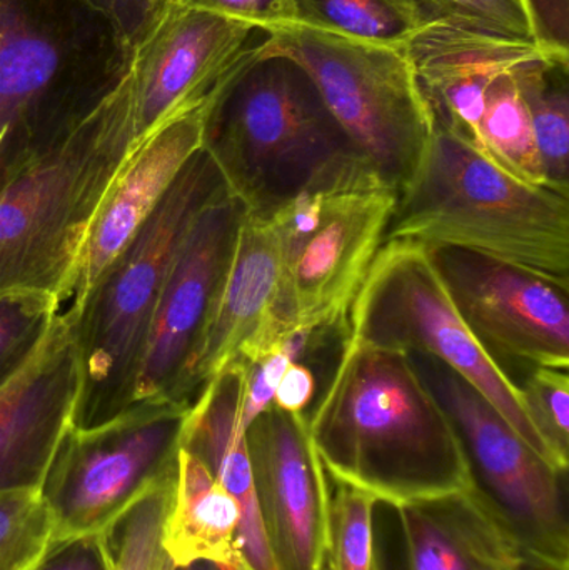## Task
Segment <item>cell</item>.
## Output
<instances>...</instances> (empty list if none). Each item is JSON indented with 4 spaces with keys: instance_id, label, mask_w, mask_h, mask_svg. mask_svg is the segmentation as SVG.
<instances>
[{
    "instance_id": "cell-15",
    "label": "cell",
    "mask_w": 569,
    "mask_h": 570,
    "mask_svg": "<svg viewBox=\"0 0 569 570\" xmlns=\"http://www.w3.org/2000/svg\"><path fill=\"white\" fill-rule=\"evenodd\" d=\"M246 444L276 570H324L331 492L306 415L271 405L246 429Z\"/></svg>"
},
{
    "instance_id": "cell-10",
    "label": "cell",
    "mask_w": 569,
    "mask_h": 570,
    "mask_svg": "<svg viewBox=\"0 0 569 570\" xmlns=\"http://www.w3.org/2000/svg\"><path fill=\"white\" fill-rule=\"evenodd\" d=\"M189 407L163 399L139 402L94 428L67 429L40 485L56 542L104 534L150 489L177 474Z\"/></svg>"
},
{
    "instance_id": "cell-36",
    "label": "cell",
    "mask_w": 569,
    "mask_h": 570,
    "mask_svg": "<svg viewBox=\"0 0 569 570\" xmlns=\"http://www.w3.org/2000/svg\"><path fill=\"white\" fill-rule=\"evenodd\" d=\"M316 392L313 371L300 362H291L277 384L273 405L290 414H304Z\"/></svg>"
},
{
    "instance_id": "cell-33",
    "label": "cell",
    "mask_w": 569,
    "mask_h": 570,
    "mask_svg": "<svg viewBox=\"0 0 569 570\" xmlns=\"http://www.w3.org/2000/svg\"><path fill=\"white\" fill-rule=\"evenodd\" d=\"M179 6L239 20L266 33L294 23L290 0H179Z\"/></svg>"
},
{
    "instance_id": "cell-34",
    "label": "cell",
    "mask_w": 569,
    "mask_h": 570,
    "mask_svg": "<svg viewBox=\"0 0 569 570\" xmlns=\"http://www.w3.org/2000/svg\"><path fill=\"white\" fill-rule=\"evenodd\" d=\"M32 570H112L104 534L56 542Z\"/></svg>"
},
{
    "instance_id": "cell-37",
    "label": "cell",
    "mask_w": 569,
    "mask_h": 570,
    "mask_svg": "<svg viewBox=\"0 0 569 570\" xmlns=\"http://www.w3.org/2000/svg\"><path fill=\"white\" fill-rule=\"evenodd\" d=\"M174 570H249V569H247L246 566H241V568H237V569H227V568H223V566L214 564V562L197 561V562H193V564L180 566V568H176Z\"/></svg>"
},
{
    "instance_id": "cell-8",
    "label": "cell",
    "mask_w": 569,
    "mask_h": 570,
    "mask_svg": "<svg viewBox=\"0 0 569 570\" xmlns=\"http://www.w3.org/2000/svg\"><path fill=\"white\" fill-rule=\"evenodd\" d=\"M266 36L267 49L291 57L310 73L357 153L400 193L433 132V117L403 47L301 26Z\"/></svg>"
},
{
    "instance_id": "cell-14",
    "label": "cell",
    "mask_w": 569,
    "mask_h": 570,
    "mask_svg": "<svg viewBox=\"0 0 569 570\" xmlns=\"http://www.w3.org/2000/svg\"><path fill=\"white\" fill-rule=\"evenodd\" d=\"M244 213L229 193L223 194L184 236L150 321L129 407L160 399L174 401L210 304L229 269Z\"/></svg>"
},
{
    "instance_id": "cell-32",
    "label": "cell",
    "mask_w": 569,
    "mask_h": 570,
    "mask_svg": "<svg viewBox=\"0 0 569 570\" xmlns=\"http://www.w3.org/2000/svg\"><path fill=\"white\" fill-rule=\"evenodd\" d=\"M109 26L117 46L130 53L157 29L179 0H79Z\"/></svg>"
},
{
    "instance_id": "cell-28",
    "label": "cell",
    "mask_w": 569,
    "mask_h": 570,
    "mask_svg": "<svg viewBox=\"0 0 569 570\" xmlns=\"http://www.w3.org/2000/svg\"><path fill=\"white\" fill-rule=\"evenodd\" d=\"M56 544V524L40 489L0 494V570H32Z\"/></svg>"
},
{
    "instance_id": "cell-6",
    "label": "cell",
    "mask_w": 569,
    "mask_h": 570,
    "mask_svg": "<svg viewBox=\"0 0 569 570\" xmlns=\"http://www.w3.org/2000/svg\"><path fill=\"white\" fill-rule=\"evenodd\" d=\"M100 22L79 0H0V163L66 132L117 82L127 62L97 63L126 57L96 52L119 47L96 46L112 36Z\"/></svg>"
},
{
    "instance_id": "cell-19",
    "label": "cell",
    "mask_w": 569,
    "mask_h": 570,
    "mask_svg": "<svg viewBox=\"0 0 569 570\" xmlns=\"http://www.w3.org/2000/svg\"><path fill=\"white\" fill-rule=\"evenodd\" d=\"M204 109L206 104L166 124L124 164L87 237L63 312L72 314L80 307L104 271L153 216L190 157L203 149Z\"/></svg>"
},
{
    "instance_id": "cell-9",
    "label": "cell",
    "mask_w": 569,
    "mask_h": 570,
    "mask_svg": "<svg viewBox=\"0 0 569 570\" xmlns=\"http://www.w3.org/2000/svg\"><path fill=\"white\" fill-rule=\"evenodd\" d=\"M396 203L398 190L363 157L327 174L314 226L296 239L283 237V284L273 315L279 347L296 335L327 332L346 321Z\"/></svg>"
},
{
    "instance_id": "cell-12",
    "label": "cell",
    "mask_w": 569,
    "mask_h": 570,
    "mask_svg": "<svg viewBox=\"0 0 569 570\" xmlns=\"http://www.w3.org/2000/svg\"><path fill=\"white\" fill-rule=\"evenodd\" d=\"M428 249L464 324L497 361L568 368V284L457 247Z\"/></svg>"
},
{
    "instance_id": "cell-13",
    "label": "cell",
    "mask_w": 569,
    "mask_h": 570,
    "mask_svg": "<svg viewBox=\"0 0 569 570\" xmlns=\"http://www.w3.org/2000/svg\"><path fill=\"white\" fill-rule=\"evenodd\" d=\"M249 23L177 3L124 69L136 146L209 100L253 42Z\"/></svg>"
},
{
    "instance_id": "cell-29",
    "label": "cell",
    "mask_w": 569,
    "mask_h": 570,
    "mask_svg": "<svg viewBox=\"0 0 569 570\" xmlns=\"http://www.w3.org/2000/svg\"><path fill=\"white\" fill-rule=\"evenodd\" d=\"M59 311L43 292H0V387L26 364Z\"/></svg>"
},
{
    "instance_id": "cell-24",
    "label": "cell",
    "mask_w": 569,
    "mask_h": 570,
    "mask_svg": "<svg viewBox=\"0 0 569 570\" xmlns=\"http://www.w3.org/2000/svg\"><path fill=\"white\" fill-rule=\"evenodd\" d=\"M513 79L530 112L547 186L569 196V57L531 60Z\"/></svg>"
},
{
    "instance_id": "cell-22",
    "label": "cell",
    "mask_w": 569,
    "mask_h": 570,
    "mask_svg": "<svg viewBox=\"0 0 569 570\" xmlns=\"http://www.w3.org/2000/svg\"><path fill=\"white\" fill-rule=\"evenodd\" d=\"M239 524L233 495L196 455L179 449L176 489L164 529V548L174 566L207 561L241 568Z\"/></svg>"
},
{
    "instance_id": "cell-3",
    "label": "cell",
    "mask_w": 569,
    "mask_h": 570,
    "mask_svg": "<svg viewBox=\"0 0 569 570\" xmlns=\"http://www.w3.org/2000/svg\"><path fill=\"white\" fill-rule=\"evenodd\" d=\"M203 149L253 216H271L334 167L363 157L310 73L263 40L210 94Z\"/></svg>"
},
{
    "instance_id": "cell-11",
    "label": "cell",
    "mask_w": 569,
    "mask_h": 570,
    "mask_svg": "<svg viewBox=\"0 0 569 570\" xmlns=\"http://www.w3.org/2000/svg\"><path fill=\"white\" fill-rule=\"evenodd\" d=\"M447 409L467 452L471 488L541 570H569L567 472L531 449L457 372L410 355Z\"/></svg>"
},
{
    "instance_id": "cell-5",
    "label": "cell",
    "mask_w": 569,
    "mask_h": 570,
    "mask_svg": "<svg viewBox=\"0 0 569 570\" xmlns=\"http://www.w3.org/2000/svg\"><path fill=\"white\" fill-rule=\"evenodd\" d=\"M226 184L204 149L180 170L153 216L104 271L69 317L80 358L73 428H94L126 411L150 321L170 264L189 227Z\"/></svg>"
},
{
    "instance_id": "cell-31",
    "label": "cell",
    "mask_w": 569,
    "mask_h": 570,
    "mask_svg": "<svg viewBox=\"0 0 569 570\" xmlns=\"http://www.w3.org/2000/svg\"><path fill=\"white\" fill-rule=\"evenodd\" d=\"M440 22L500 39L534 42L521 0H421Z\"/></svg>"
},
{
    "instance_id": "cell-35",
    "label": "cell",
    "mask_w": 569,
    "mask_h": 570,
    "mask_svg": "<svg viewBox=\"0 0 569 570\" xmlns=\"http://www.w3.org/2000/svg\"><path fill=\"white\" fill-rule=\"evenodd\" d=\"M538 47L569 57V0H521Z\"/></svg>"
},
{
    "instance_id": "cell-27",
    "label": "cell",
    "mask_w": 569,
    "mask_h": 570,
    "mask_svg": "<svg viewBox=\"0 0 569 570\" xmlns=\"http://www.w3.org/2000/svg\"><path fill=\"white\" fill-rule=\"evenodd\" d=\"M376 504L366 492L336 482L327 515L326 570H380L374 544Z\"/></svg>"
},
{
    "instance_id": "cell-7",
    "label": "cell",
    "mask_w": 569,
    "mask_h": 570,
    "mask_svg": "<svg viewBox=\"0 0 569 570\" xmlns=\"http://www.w3.org/2000/svg\"><path fill=\"white\" fill-rule=\"evenodd\" d=\"M347 325V334L361 341L424 355L457 372L531 449L563 471L531 422L520 384L464 324L426 246L384 243L351 305Z\"/></svg>"
},
{
    "instance_id": "cell-30",
    "label": "cell",
    "mask_w": 569,
    "mask_h": 570,
    "mask_svg": "<svg viewBox=\"0 0 569 570\" xmlns=\"http://www.w3.org/2000/svg\"><path fill=\"white\" fill-rule=\"evenodd\" d=\"M524 404L538 434L555 462L568 471L569 375L568 368L533 367L523 385Z\"/></svg>"
},
{
    "instance_id": "cell-2",
    "label": "cell",
    "mask_w": 569,
    "mask_h": 570,
    "mask_svg": "<svg viewBox=\"0 0 569 570\" xmlns=\"http://www.w3.org/2000/svg\"><path fill=\"white\" fill-rule=\"evenodd\" d=\"M136 149L122 70L66 132L0 163V292L67 301L97 214Z\"/></svg>"
},
{
    "instance_id": "cell-16",
    "label": "cell",
    "mask_w": 569,
    "mask_h": 570,
    "mask_svg": "<svg viewBox=\"0 0 569 570\" xmlns=\"http://www.w3.org/2000/svg\"><path fill=\"white\" fill-rule=\"evenodd\" d=\"M283 273V236L276 219L244 213L229 269L210 304L174 401L193 405L200 389L234 362L257 364L283 351L273 337Z\"/></svg>"
},
{
    "instance_id": "cell-1",
    "label": "cell",
    "mask_w": 569,
    "mask_h": 570,
    "mask_svg": "<svg viewBox=\"0 0 569 570\" xmlns=\"http://www.w3.org/2000/svg\"><path fill=\"white\" fill-rule=\"evenodd\" d=\"M306 421L334 482L391 508L471 488L457 425L403 352L347 334Z\"/></svg>"
},
{
    "instance_id": "cell-20",
    "label": "cell",
    "mask_w": 569,
    "mask_h": 570,
    "mask_svg": "<svg viewBox=\"0 0 569 570\" xmlns=\"http://www.w3.org/2000/svg\"><path fill=\"white\" fill-rule=\"evenodd\" d=\"M247 364L214 375L187 411L180 449L196 455L239 505V552L249 570H276L254 491L246 432L241 428Z\"/></svg>"
},
{
    "instance_id": "cell-26",
    "label": "cell",
    "mask_w": 569,
    "mask_h": 570,
    "mask_svg": "<svg viewBox=\"0 0 569 570\" xmlns=\"http://www.w3.org/2000/svg\"><path fill=\"white\" fill-rule=\"evenodd\" d=\"M176 481L177 474L150 489L104 532L112 570L176 569L164 548Z\"/></svg>"
},
{
    "instance_id": "cell-23",
    "label": "cell",
    "mask_w": 569,
    "mask_h": 570,
    "mask_svg": "<svg viewBox=\"0 0 569 570\" xmlns=\"http://www.w3.org/2000/svg\"><path fill=\"white\" fill-rule=\"evenodd\" d=\"M293 26L361 42L404 47L424 27L440 22L421 0H290Z\"/></svg>"
},
{
    "instance_id": "cell-21",
    "label": "cell",
    "mask_w": 569,
    "mask_h": 570,
    "mask_svg": "<svg viewBox=\"0 0 569 570\" xmlns=\"http://www.w3.org/2000/svg\"><path fill=\"white\" fill-rule=\"evenodd\" d=\"M393 509L408 570H541L473 488Z\"/></svg>"
},
{
    "instance_id": "cell-25",
    "label": "cell",
    "mask_w": 569,
    "mask_h": 570,
    "mask_svg": "<svg viewBox=\"0 0 569 570\" xmlns=\"http://www.w3.org/2000/svg\"><path fill=\"white\" fill-rule=\"evenodd\" d=\"M474 149L513 179L548 187L530 112L513 72L498 77L488 87Z\"/></svg>"
},
{
    "instance_id": "cell-17",
    "label": "cell",
    "mask_w": 569,
    "mask_h": 570,
    "mask_svg": "<svg viewBox=\"0 0 569 570\" xmlns=\"http://www.w3.org/2000/svg\"><path fill=\"white\" fill-rule=\"evenodd\" d=\"M79 392L76 334L59 311L26 364L0 387V494L40 489L72 425Z\"/></svg>"
},
{
    "instance_id": "cell-18",
    "label": "cell",
    "mask_w": 569,
    "mask_h": 570,
    "mask_svg": "<svg viewBox=\"0 0 569 570\" xmlns=\"http://www.w3.org/2000/svg\"><path fill=\"white\" fill-rule=\"evenodd\" d=\"M403 50L433 124L473 147L488 87L523 63L555 56L537 43L500 39L447 22L424 27Z\"/></svg>"
},
{
    "instance_id": "cell-4",
    "label": "cell",
    "mask_w": 569,
    "mask_h": 570,
    "mask_svg": "<svg viewBox=\"0 0 569 570\" xmlns=\"http://www.w3.org/2000/svg\"><path fill=\"white\" fill-rule=\"evenodd\" d=\"M391 240L457 247L569 285V196L513 179L436 124L398 193Z\"/></svg>"
}]
</instances>
